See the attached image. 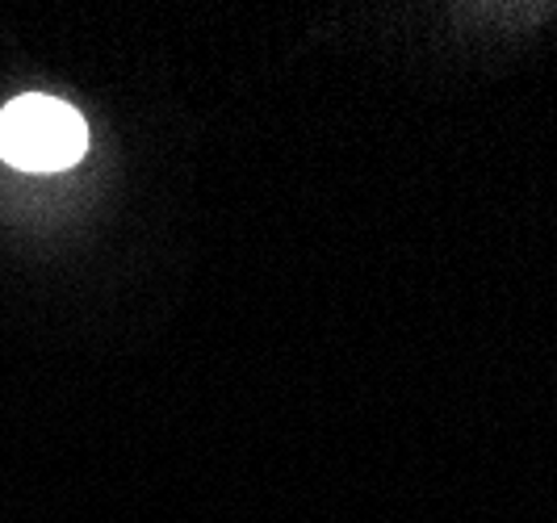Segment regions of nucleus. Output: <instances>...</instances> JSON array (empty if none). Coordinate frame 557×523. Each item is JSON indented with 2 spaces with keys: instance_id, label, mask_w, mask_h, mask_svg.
<instances>
[{
  "instance_id": "1",
  "label": "nucleus",
  "mask_w": 557,
  "mask_h": 523,
  "mask_svg": "<svg viewBox=\"0 0 557 523\" xmlns=\"http://www.w3.org/2000/svg\"><path fill=\"white\" fill-rule=\"evenodd\" d=\"M84 117L55 97H22L0 113V155L26 172H63L84 155Z\"/></svg>"
}]
</instances>
